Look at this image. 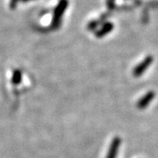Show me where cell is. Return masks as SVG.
<instances>
[{
    "mask_svg": "<svg viewBox=\"0 0 158 158\" xmlns=\"http://www.w3.org/2000/svg\"><path fill=\"white\" fill-rule=\"evenodd\" d=\"M152 56L146 57V58H145L140 64H138L135 68V69L133 70V76H134L135 77H141V75L145 72V70L150 66V64L152 63Z\"/></svg>",
    "mask_w": 158,
    "mask_h": 158,
    "instance_id": "1",
    "label": "cell"
},
{
    "mask_svg": "<svg viewBox=\"0 0 158 158\" xmlns=\"http://www.w3.org/2000/svg\"><path fill=\"white\" fill-rule=\"evenodd\" d=\"M155 97H156V92H154L153 90L148 91L138 100L136 106L140 110H144L145 108L148 107L150 105V103L155 98Z\"/></svg>",
    "mask_w": 158,
    "mask_h": 158,
    "instance_id": "2",
    "label": "cell"
},
{
    "mask_svg": "<svg viewBox=\"0 0 158 158\" xmlns=\"http://www.w3.org/2000/svg\"><path fill=\"white\" fill-rule=\"evenodd\" d=\"M120 144H121V138L118 136H115L112 140L106 158H117L118 150L120 147Z\"/></svg>",
    "mask_w": 158,
    "mask_h": 158,
    "instance_id": "3",
    "label": "cell"
}]
</instances>
